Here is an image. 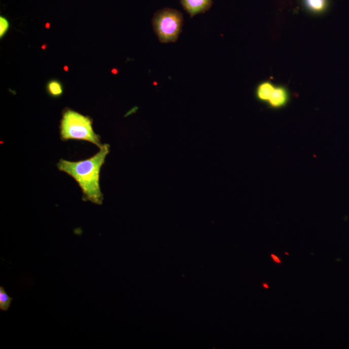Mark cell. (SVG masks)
<instances>
[{"mask_svg":"<svg viewBox=\"0 0 349 349\" xmlns=\"http://www.w3.org/2000/svg\"><path fill=\"white\" fill-rule=\"evenodd\" d=\"M305 8L310 13H324L328 8V0H303Z\"/></svg>","mask_w":349,"mask_h":349,"instance_id":"52a82bcc","label":"cell"},{"mask_svg":"<svg viewBox=\"0 0 349 349\" xmlns=\"http://www.w3.org/2000/svg\"><path fill=\"white\" fill-rule=\"evenodd\" d=\"M60 133L61 140L63 141H87L99 148L103 145L100 141V136L93 130L91 118L72 110L67 109L63 112Z\"/></svg>","mask_w":349,"mask_h":349,"instance_id":"7a4b0ae2","label":"cell"},{"mask_svg":"<svg viewBox=\"0 0 349 349\" xmlns=\"http://www.w3.org/2000/svg\"><path fill=\"white\" fill-rule=\"evenodd\" d=\"M181 12L172 9H164L158 12L153 18V26L162 43L176 42L180 34L183 25Z\"/></svg>","mask_w":349,"mask_h":349,"instance_id":"3957f363","label":"cell"},{"mask_svg":"<svg viewBox=\"0 0 349 349\" xmlns=\"http://www.w3.org/2000/svg\"><path fill=\"white\" fill-rule=\"evenodd\" d=\"M271 256H272L273 261L276 262L277 263H281L280 259L278 258L277 257L275 256V255L272 254Z\"/></svg>","mask_w":349,"mask_h":349,"instance_id":"8fae6325","label":"cell"},{"mask_svg":"<svg viewBox=\"0 0 349 349\" xmlns=\"http://www.w3.org/2000/svg\"><path fill=\"white\" fill-rule=\"evenodd\" d=\"M13 298L5 291L3 287H0V310L8 311L10 308Z\"/></svg>","mask_w":349,"mask_h":349,"instance_id":"ba28073f","label":"cell"},{"mask_svg":"<svg viewBox=\"0 0 349 349\" xmlns=\"http://www.w3.org/2000/svg\"><path fill=\"white\" fill-rule=\"evenodd\" d=\"M64 69H65V71H67V70H68L67 67H64Z\"/></svg>","mask_w":349,"mask_h":349,"instance_id":"5bb4252c","label":"cell"},{"mask_svg":"<svg viewBox=\"0 0 349 349\" xmlns=\"http://www.w3.org/2000/svg\"><path fill=\"white\" fill-rule=\"evenodd\" d=\"M184 9L193 17L211 8L212 0H181Z\"/></svg>","mask_w":349,"mask_h":349,"instance_id":"5b68a950","label":"cell"},{"mask_svg":"<svg viewBox=\"0 0 349 349\" xmlns=\"http://www.w3.org/2000/svg\"><path fill=\"white\" fill-rule=\"evenodd\" d=\"M100 150L89 159L72 162L61 159L57 167L59 170L69 174L81 188L82 200L102 205L103 195L100 186L101 169L110 152L108 144L103 145Z\"/></svg>","mask_w":349,"mask_h":349,"instance_id":"6da1fadb","label":"cell"},{"mask_svg":"<svg viewBox=\"0 0 349 349\" xmlns=\"http://www.w3.org/2000/svg\"><path fill=\"white\" fill-rule=\"evenodd\" d=\"M291 94L284 86H275L272 95L266 105L270 109L278 110L287 107L291 101Z\"/></svg>","mask_w":349,"mask_h":349,"instance_id":"277c9868","label":"cell"},{"mask_svg":"<svg viewBox=\"0 0 349 349\" xmlns=\"http://www.w3.org/2000/svg\"><path fill=\"white\" fill-rule=\"evenodd\" d=\"M263 287L266 288V289H268V285L266 284H263Z\"/></svg>","mask_w":349,"mask_h":349,"instance_id":"7c38bea8","label":"cell"},{"mask_svg":"<svg viewBox=\"0 0 349 349\" xmlns=\"http://www.w3.org/2000/svg\"><path fill=\"white\" fill-rule=\"evenodd\" d=\"M48 90L49 95L54 97H59L63 94L62 84L57 80H52L48 85Z\"/></svg>","mask_w":349,"mask_h":349,"instance_id":"9c48e42d","label":"cell"},{"mask_svg":"<svg viewBox=\"0 0 349 349\" xmlns=\"http://www.w3.org/2000/svg\"><path fill=\"white\" fill-rule=\"evenodd\" d=\"M275 86L269 81L261 82L257 87L255 95L257 100L261 103H267L271 95L274 90Z\"/></svg>","mask_w":349,"mask_h":349,"instance_id":"8992f818","label":"cell"},{"mask_svg":"<svg viewBox=\"0 0 349 349\" xmlns=\"http://www.w3.org/2000/svg\"><path fill=\"white\" fill-rule=\"evenodd\" d=\"M46 27L48 29L49 27H50V24H49V23H48V24L46 25Z\"/></svg>","mask_w":349,"mask_h":349,"instance_id":"4fadbf2b","label":"cell"},{"mask_svg":"<svg viewBox=\"0 0 349 349\" xmlns=\"http://www.w3.org/2000/svg\"><path fill=\"white\" fill-rule=\"evenodd\" d=\"M9 26L8 20L1 16V18H0V37L1 38L8 31Z\"/></svg>","mask_w":349,"mask_h":349,"instance_id":"30bf717a","label":"cell"}]
</instances>
